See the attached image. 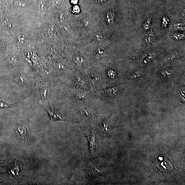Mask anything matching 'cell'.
<instances>
[{"label":"cell","instance_id":"6da1fadb","mask_svg":"<svg viewBox=\"0 0 185 185\" xmlns=\"http://www.w3.org/2000/svg\"><path fill=\"white\" fill-rule=\"evenodd\" d=\"M29 130L28 119L19 121L16 130V134L20 139L28 142L29 140Z\"/></svg>","mask_w":185,"mask_h":185},{"label":"cell","instance_id":"7a4b0ae2","mask_svg":"<svg viewBox=\"0 0 185 185\" xmlns=\"http://www.w3.org/2000/svg\"><path fill=\"white\" fill-rule=\"evenodd\" d=\"M48 100L49 104L48 106L44 105L42 103L41 104L49 116L51 118L50 122L58 121H69L66 118L59 113L54 108L52 101L50 99H49Z\"/></svg>","mask_w":185,"mask_h":185},{"label":"cell","instance_id":"3957f363","mask_svg":"<svg viewBox=\"0 0 185 185\" xmlns=\"http://www.w3.org/2000/svg\"><path fill=\"white\" fill-rule=\"evenodd\" d=\"M87 177L90 179H95L104 175L105 172L101 167L91 165L86 170Z\"/></svg>","mask_w":185,"mask_h":185},{"label":"cell","instance_id":"277c9868","mask_svg":"<svg viewBox=\"0 0 185 185\" xmlns=\"http://www.w3.org/2000/svg\"><path fill=\"white\" fill-rule=\"evenodd\" d=\"M99 128L103 136H109L112 132V127L110 125L109 121V118L100 120Z\"/></svg>","mask_w":185,"mask_h":185},{"label":"cell","instance_id":"5b68a950","mask_svg":"<svg viewBox=\"0 0 185 185\" xmlns=\"http://www.w3.org/2000/svg\"><path fill=\"white\" fill-rule=\"evenodd\" d=\"M119 87H109L103 89L102 94L104 97L111 98L114 97L119 91Z\"/></svg>","mask_w":185,"mask_h":185},{"label":"cell","instance_id":"8992f818","mask_svg":"<svg viewBox=\"0 0 185 185\" xmlns=\"http://www.w3.org/2000/svg\"><path fill=\"white\" fill-rule=\"evenodd\" d=\"M86 133L87 134L88 141L89 142V149L90 150L92 154H94L96 151V149L97 147V144H98V142L97 139L95 138V135L92 133V134L88 135L86 132Z\"/></svg>","mask_w":185,"mask_h":185},{"label":"cell","instance_id":"52a82bcc","mask_svg":"<svg viewBox=\"0 0 185 185\" xmlns=\"http://www.w3.org/2000/svg\"><path fill=\"white\" fill-rule=\"evenodd\" d=\"M143 73L141 70H137L134 72H129L127 73V78L131 80H134L140 78L142 76Z\"/></svg>","mask_w":185,"mask_h":185},{"label":"cell","instance_id":"ba28073f","mask_svg":"<svg viewBox=\"0 0 185 185\" xmlns=\"http://www.w3.org/2000/svg\"><path fill=\"white\" fill-rule=\"evenodd\" d=\"M105 51L103 48L99 47L95 50L94 53V56L96 59L101 58L105 55Z\"/></svg>","mask_w":185,"mask_h":185},{"label":"cell","instance_id":"9c48e42d","mask_svg":"<svg viewBox=\"0 0 185 185\" xmlns=\"http://www.w3.org/2000/svg\"><path fill=\"white\" fill-rule=\"evenodd\" d=\"M173 37L176 40L178 41L183 39L184 38V34L175 33L173 34Z\"/></svg>","mask_w":185,"mask_h":185},{"label":"cell","instance_id":"30bf717a","mask_svg":"<svg viewBox=\"0 0 185 185\" xmlns=\"http://www.w3.org/2000/svg\"><path fill=\"white\" fill-rule=\"evenodd\" d=\"M16 103H15L14 104L11 105L3 102L0 101V108H9L12 107V106L14 105Z\"/></svg>","mask_w":185,"mask_h":185},{"label":"cell","instance_id":"8fae6325","mask_svg":"<svg viewBox=\"0 0 185 185\" xmlns=\"http://www.w3.org/2000/svg\"><path fill=\"white\" fill-rule=\"evenodd\" d=\"M174 27L176 29H178V30H183L184 28V27L183 25L181 23L175 24Z\"/></svg>","mask_w":185,"mask_h":185},{"label":"cell","instance_id":"7c38bea8","mask_svg":"<svg viewBox=\"0 0 185 185\" xmlns=\"http://www.w3.org/2000/svg\"><path fill=\"white\" fill-rule=\"evenodd\" d=\"M151 20L148 19L147 21L145 22V24L143 25L144 28L145 29H148L151 26Z\"/></svg>","mask_w":185,"mask_h":185},{"label":"cell","instance_id":"4fadbf2b","mask_svg":"<svg viewBox=\"0 0 185 185\" xmlns=\"http://www.w3.org/2000/svg\"><path fill=\"white\" fill-rule=\"evenodd\" d=\"M108 20L109 22H112L113 20V13L109 12L107 14Z\"/></svg>","mask_w":185,"mask_h":185},{"label":"cell","instance_id":"5bb4252c","mask_svg":"<svg viewBox=\"0 0 185 185\" xmlns=\"http://www.w3.org/2000/svg\"><path fill=\"white\" fill-rule=\"evenodd\" d=\"M168 19L167 18L164 17L163 18V22H162V26L163 27H164V28L166 27H167V25H168Z\"/></svg>","mask_w":185,"mask_h":185},{"label":"cell","instance_id":"9a60e30c","mask_svg":"<svg viewBox=\"0 0 185 185\" xmlns=\"http://www.w3.org/2000/svg\"><path fill=\"white\" fill-rule=\"evenodd\" d=\"M73 11L74 13H79L80 11V8L78 6H74L73 8Z\"/></svg>","mask_w":185,"mask_h":185},{"label":"cell","instance_id":"2e32d148","mask_svg":"<svg viewBox=\"0 0 185 185\" xmlns=\"http://www.w3.org/2000/svg\"><path fill=\"white\" fill-rule=\"evenodd\" d=\"M78 2V0H71V3L74 4H76Z\"/></svg>","mask_w":185,"mask_h":185},{"label":"cell","instance_id":"e0dca14e","mask_svg":"<svg viewBox=\"0 0 185 185\" xmlns=\"http://www.w3.org/2000/svg\"><path fill=\"white\" fill-rule=\"evenodd\" d=\"M98 2L100 3H102V2H105L106 0H97Z\"/></svg>","mask_w":185,"mask_h":185}]
</instances>
